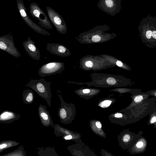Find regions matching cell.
<instances>
[{"label": "cell", "instance_id": "obj_25", "mask_svg": "<svg viewBox=\"0 0 156 156\" xmlns=\"http://www.w3.org/2000/svg\"><path fill=\"white\" fill-rule=\"evenodd\" d=\"M143 145V143L142 142H138L136 145V146L138 148H141Z\"/></svg>", "mask_w": 156, "mask_h": 156}, {"label": "cell", "instance_id": "obj_26", "mask_svg": "<svg viewBox=\"0 0 156 156\" xmlns=\"http://www.w3.org/2000/svg\"><path fill=\"white\" fill-rule=\"evenodd\" d=\"M114 116L116 118H121L122 117V115L120 113H116L115 114Z\"/></svg>", "mask_w": 156, "mask_h": 156}, {"label": "cell", "instance_id": "obj_24", "mask_svg": "<svg viewBox=\"0 0 156 156\" xmlns=\"http://www.w3.org/2000/svg\"><path fill=\"white\" fill-rule=\"evenodd\" d=\"M130 139V136L128 134L125 135L123 137V140L124 142H127L129 141Z\"/></svg>", "mask_w": 156, "mask_h": 156}, {"label": "cell", "instance_id": "obj_5", "mask_svg": "<svg viewBox=\"0 0 156 156\" xmlns=\"http://www.w3.org/2000/svg\"><path fill=\"white\" fill-rule=\"evenodd\" d=\"M51 82L45 81L44 79H31L25 86L34 90L39 96L45 100L48 105L51 107Z\"/></svg>", "mask_w": 156, "mask_h": 156}, {"label": "cell", "instance_id": "obj_23", "mask_svg": "<svg viewBox=\"0 0 156 156\" xmlns=\"http://www.w3.org/2000/svg\"><path fill=\"white\" fill-rule=\"evenodd\" d=\"M143 99V97L141 95H139L135 97L134 99V101L136 103L141 101Z\"/></svg>", "mask_w": 156, "mask_h": 156}, {"label": "cell", "instance_id": "obj_8", "mask_svg": "<svg viewBox=\"0 0 156 156\" xmlns=\"http://www.w3.org/2000/svg\"><path fill=\"white\" fill-rule=\"evenodd\" d=\"M30 13L31 15L39 21L38 24L48 29H51L52 26L44 12L35 2L30 4Z\"/></svg>", "mask_w": 156, "mask_h": 156}, {"label": "cell", "instance_id": "obj_4", "mask_svg": "<svg viewBox=\"0 0 156 156\" xmlns=\"http://www.w3.org/2000/svg\"><path fill=\"white\" fill-rule=\"evenodd\" d=\"M79 62V68L86 71H100L116 66L100 55H87L82 57Z\"/></svg>", "mask_w": 156, "mask_h": 156}, {"label": "cell", "instance_id": "obj_13", "mask_svg": "<svg viewBox=\"0 0 156 156\" xmlns=\"http://www.w3.org/2000/svg\"><path fill=\"white\" fill-rule=\"evenodd\" d=\"M46 49L51 53L61 57H68L71 54L67 47L60 44L48 43Z\"/></svg>", "mask_w": 156, "mask_h": 156}, {"label": "cell", "instance_id": "obj_22", "mask_svg": "<svg viewBox=\"0 0 156 156\" xmlns=\"http://www.w3.org/2000/svg\"><path fill=\"white\" fill-rule=\"evenodd\" d=\"M112 101L109 100H105L101 102L99 106L102 108H105L108 107L111 104Z\"/></svg>", "mask_w": 156, "mask_h": 156}, {"label": "cell", "instance_id": "obj_28", "mask_svg": "<svg viewBox=\"0 0 156 156\" xmlns=\"http://www.w3.org/2000/svg\"><path fill=\"white\" fill-rule=\"evenodd\" d=\"M156 121V117L155 116L153 117L151 120L150 123H153Z\"/></svg>", "mask_w": 156, "mask_h": 156}, {"label": "cell", "instance_id": "obj_14", "mask_svg": "<svg viewBox=\"0 0 156 156\" xmlns=\"http://www.w3.org/2000/svg\"><path fill=\"white\" fill-rule=\"evenodd\" d=\"M23 45L24 49L30 57L33 59L39 61L41 58L40 52L36 47L34 41L28 37L23 42Z\"/></svg>", "mask_w": 156, "mask_h": 156}, {"label": "cell", "instance_id": "obj_7", "mask_svg": "<svg viewBox=\"0 0 156 156\" xmlns=\"http://www.w3.org/2000/svg\"><path fill=\"white\" fill-rule=\"evenodd\" d=\"M16 5L19 13L22 18L27 25L35 32L40 34L51 36L48 31L32 20L27 14L26 8L22 0H17Z\"/></svg>", "mask_w": 156, "mask_h": 156}, {"label": "cell", "instance_id": "obj_27", "mask_svg": "<svg viewBox=\"0 0 156 156\" xmlns=\"http://www.w3.org/2000/svg\"><path fill=\"white\" fill-rule=\"evenodd\" d=\"M96 126L98 128H100L102 127L101 123L99 121H97L96 122Z\"/></svg>", "mask_w": 156, "mask_h": 156}, {"label": "cell", "instance_id": "obj_16", "mask_svg": "<svg viewBox=\"0 0 156 156\" xmlns=\"http://www.w3.org/2000/svg\"><path fill=\"white\" fill-rule=\"evenodd\" d=\"M19 114L11 111L6 110L0 114V123H10L18 120L20 117Z\"/></svg>", "mask_w": 156, "mask_h": 156}, {"label": "cell", "instance_id": "obj_2", "mask_svg": "<svg viewBox=\"0 0 156 156\" xmlns=\"http://www.w3.org/2000/svg\"><path fill=\"white\" fill-rule=\"evenodd\" d=\"M110 30L108 25L103 24L96 26L92 29L80 34L76 37V40L82 44H91L104 43L117 36L115 33H108Z\"/></svg>", "mask_w": 156, "mask_h": 156}, {"label": "cell", "instance_id": "obj_19", "mask_svg": "<svg viewBox=\"0 0 156 156\" xmlns=\"http://www.w3.org/2000/svg\"><path fill=\"white\" fill-rule=\"evenodd\" d=\"M34 94L30 89H26L23 91L22 93L23 102L25 105L31 104L34 101Z\"/></svg>", "mask_w": 156, "mask_h": 156}, {"label": "cell", "instance_id": "obj_20", "mask_svg": "<svg viewBox=\"0 0 156 156\" xmlns=\"http://www.w3.org/2000/svg\"><path fill=\"white\" fill-rule=\"evenodd\" d=\"M20 143L14 140H4L0 142V153L5 149L18 145Z\"/></svg>", "mask_w": 156, "mask_h": 156}, {"label": "cell", "instance_id": "obj_6", "mask_svg": "<svg viewBox=\"0 0 156 156\" xmlns=\"http://www.w3.org/2000/svg\"><path fill=\"white\" fill-rule=\"evenodd\" d=\"M57 93L61 101V106L58 112L60 121L64 124H71L74 119L76 113L75 105L72 103L69 104L65 102L61 91L57 90Z\"/></svg>", "mask_w": 156, "mask_h": 156}, {"label": "cell", "instance_id": "obj_17", "mask_svg": "<svg viewBox=\"0 0 156 156\" xmlns=\"http://www.w3.org/2000/svg\"><path fill=\"white\" fill-rule=\"evenodd\" d=\"M100 55L116 66H117L127 70H131V68L129 65L115 57L106 55Z\"/></svg>", "mask_w": 156, "mask_h": 156}, {"label": "cell", "instance_id": "obj_11", "mask_svg": "<svg viewBox=\"0 0 156 156\" xmlns=\"http://www.w3.org/2000/svg\"><path fill=\"white\" fill-rule=\"evenodd\" d=\"M65 68L64 63L51 62L41 67L38 71V73L41 77H44L61 73Z\"/></svg>", "mask_w": 156, "mask_h": 156}, {"label": "cell", "instance_id": "obj_12", "mask_svg": "<svg viewBox=\"0 0 156 156\" xmlns=\"http://www.w3.org/2000/svg\"><path fill=\"white\" fill-rule=\"evenodd\" d=\"M0 50L16 58L21 56L20 54L15 46L13 36L11 35L0 36Z\"/></svg>", "mask_w": 156, "mask_h": 156}, {"label": "cell", "instance_id": "obj_3", "mask_svg": "<svg viewBox=\"0 0 156 156\" xmlns=\"http://www.w3.org/2000/svg\"><path fill=\"white\" fill-rule=\"evenodd\" d=\"M142 42L148 48L156 47V17L148 15L141 20L138 27Z\"/></svg>", "mask_w": 156, "mask_h": 156}, {"label": "cell", "instance_id": "obj_9", "mask_svg": "<svg viewBox=\"0 0 156 156\" xmlns=\"http://www.w3.org/2000/svg\"><path fill=\"white\" fill-rule=\"evenodd\" d=\"M121 0H99L98 7L105 13L114 16L122 9Z\"/></svg>", "mask_w": 156, "mask_h": 156}, {"label": "cell", "instance_id": "obj_21", "mask_svg": "<svg viewBox=\"0 0 156 156\" xmlns=\"http://www.w3.org/2000/svg\"><path fill=\"white\" fill-rule=\"evenodd\" d=\"M26 151L23 146L20 145L17 148L13 151L2 155V156H26Z\"/></svg>", "mask_w": 156, "mask_h": 156}, {"label": "cell", "instance_id": "obj_18", "mask_svg": "<svg viewBox=\"0 0 156 156\" xmlns=\"http://www.w3.org/2000/svg\"><path fill=\"white\" fill-rule=\"evenodd\" d=\"M54 133L55 135L57 136H63L69 135L79 136L80 134L78 133L71 131L67 129L61 127L58 124H55L54 125Z\"/></svg>", "mask_w": 156, "mask_h": 156}, {"label": "cell", "instance_id": "obj_15", "mask_svg": "<svg viewBox=\"0 0 156 156\" xmlns=\"http://www.w3.org/2000/svg\"><path fill=\"white\" fill-rule=\"evenodd\" d=\"M38 113L40 120L44 126L49 127L51 126L53 127L54 124L45 105L41 104L38 108Z\"/></svg>", "mask_w": 156, "mask_h": 156}, {"label": "cell", "instance_id": "obj_29", "mask_svg": "<svg viewBox=\"0 0 156 156\" xmlns=\"http://www.w3.org/2000/svg\"></svg>", "mask_w": 156, "mask_h": 156}, {"label": "cell", "instance_id": "obj_1", "mask_svg": "<svg viewBox=\"0 0 156 156\" xmlns=\"http://www.w3.org/2000/svg\"><path fill=\"white\" fill-rule=\"evenodd\" d=\"M92 81L89 82H77L68 81V83L78 85L87 84L89 86L96 87H120L130 86L134 83L131 80L121 75L94 73L90 74Z\"/></svg>", "mask_w": 156, "mask_h": 156}, {"label": "cell", "instance_id": "obj_10", "mask_svg": "<svg viewBox=\"0 0 156 156\" xmlns=\"http://www.w3.org/2000/svg\"><path fill=\"white\" fill-rule=\"evenodd\" d=\"M48 16L57 30L62 34L67 32L66 24L63 18L58 12L50 7H46Z\"/></svg>", "mask_w": 156, "mask_h": 156}]
</instances>
